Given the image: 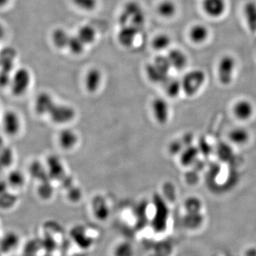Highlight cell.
<instances>
[{
	"label": "cell",
	"mask_w": 256,
	"mask_h": 256,
	"mask_svg": "<svg viewBox=\"0 0 256 256\" xmlns=\"http://www.w3.org/2000/svg\"><path fill=\"white\" fill-rule=\"evenodd\" d=\"M120 26H130L143 30L146 14L141 5L134 1L126 3L119 16Z\"/></svg>",
	"instance_id": "6da1fadb"
},
{
	"label": "cell",
	"mask_w": 256,
	"mask_h": 256,
	"mask_svg": "<svg viewBox=\"0 0 256 256\" xmlns=\"http://www.w3.org/2000/svg\"><path fill=\"white\" fill-rule=\"evenodd\" d=\"M172 68L166 56H158L152 62L146 65V70L148 78L154 82H164L169 77Z\"/></svg>",
	"instance_id": "7a4b0ae2"
},
{
	"label": "cell",
	"mask_w": 256,
	"mask_h": 256,
	"mask_svg": "<svg viewBox=\"0 0 256 256\" xmlns=\"http://www.w3.org/2000/svg\"><path fill=\"white\" fill-rule=\"evenodd\" d=\"M206 80V74L200 68L194 69L184 76L181 80L182 92L188 96L196 95Z\"/></svg>",
	"instance_id": "3957f363"
},
{
	"label": "cell",
	"mask_w": 256,
	"mask_h": 256,
	"mask_svg": "<svg viewBox=\"0 0 256 256\" xmlns=\"http://www.w3.org/2000/svg\"><path fill=\"white\" fill-rule=\"evenodd\" d=\"M16 52L12 48H4L0 53V86H10Z\"/></svg>",
	"instance_id": "277c9868"
},
{
	"label": "cell",
	"mask_w": 256,
	"mask_h": 256,
	"mask_svg": "<svg viewBox=\"0 0 256 256\" xmlns=\"http://www.w3.org/2000/svg\"><path fill=\"white\" fill-rule=\"evenodd\" d=\"M236 68V60L233 56L226 54L220 57L217 65V77L222 85L228 86L233 82Z\"/></svg>",
	"instance_id": "5b68a950"
},
{
	"label": "cell",
	"mask_w": 256,
	"mask_h": 256,
	"mask_svg": "<svg viewBox=\"0 0 256 256\" xmlns=\"http://www.w3.org/2000/svg\"><path fill=\"white\" fill-rule=\"evenodd\" d=\"M32 82V75L26 68H20L12 75L10 86L12 94L21 97L28 92Z\"/></svg>",
	"instance_id": "8992f818"
},
{
	"label": "cell",
	"mask_w": 256,
	"mask_h": 256,
	"mask_svg": "<svg viewBox=\"0 0 256 256\" xmlns=\"http://www.w3.org/2000/svg\"><path fill=\"white\" fill-rule=\"evenodd\" d=\"M2 128L10 137L18 136L22 129V120L16 111L8 110L2 116Z\"/></svg>",
	"instance_id": "52a82bcc"
},
{
	"label": "cell",
	"mask_w": 256,
	"mask_h": 256,
	"mask_svg": "<svg viewBox=\"0 0 256 256\" xmlns=\"http://www.w3.org/2000/svg\"><path fill=\"white\" fill-rule=\"evenodd\" d=\"M232 114L238 120L246 122L252 119L254 116L255 106L248 99H239L236 101L232 107Z\"/></svg>",
	"instance_id": "ba28073f"
},
{
	"label": "cell",
	"mask_w": 256,
	"mask_h": 256,
	"mask_svg": "<svg viewBox=\"0 0 256 256\" xmlns=\"http://www.w3.org/2000/svg\"><path fill=\"white\" fill-rule=\"evenodd\" d=\"M48 116L54 124H66L74 118V110L68 106L55 104Z\"/></svg>",
	"instance_id": "9c48e42d"
},
{
	"label": "cell",
	"mask_w": 256,
	"mask_h": 256,
	"mask_svg": "<svg viewBox=\"0 0 256 256\" xmlns=\"http://www.w3.org/2000/svg\"><path fill=\"white\" fill-rule=\"evenodd\" d=\"M204 12L210 18H217L223 16L226 11V0H203L202 2Z\"/></svg>",
	"instance_id": "30bf717a"
},
{
	"label": "cell",
	"mask_w": 256,
	"mask_h": 256,
	"mask_svg": "<svg viewBox=\"0 0 256 256\" xmlns=\"http://www.w3.org/2000/svg\"><path fill=\"white\" fill-rule=\"evenodd\" d=\"M55 104L53 97L50 94L41 92L35 100V112L40 116H48Z\"/></svg>",
	"instance_id": "8fae6325"
},
{
	"label": "cell",
	"mask_w": 256,
	"mask_h": 256,
	"mask_svg": "<svg viewBox=\"0 0 256 256\" xmlns=\"http://www.w3.org/2000/svg\"><path fill=\"white\" fill-rule=\"evenodd\" d=\"M142 30L130 26H120L118 34V40L122 46L130 47L137 40Z\"/></svg>",
	"instance_id": "7c38bea8"
},
{
	"label": "cell",
	"mask_w": 256,
	"mask_h": 256,
	"mask_svg": "<svg viewBox=\"0 0 256 256\" xmlns=\"http://www.w3.org/2000/svg\"><path fill=\"white\" fill-rule=\"evenodd\" d=\"M210 36V30L203 24H196L193 25L188 31V37L192 43L195 44H202L205 43Z\"/></svg>",
	"instance_id": "4fadbf2b"
},
{
	"label": "cell",
	"mask_w": 256,
	"mask_h": 256,
	"mask_svg": "<svg viewBox=\"0 0 256 256\" xmlns=\"http://www.w3.org/2000/svg\"><path fill=\"white\" fill-rule=\"evenodd\" d=\"M228 139L232 144L237 146H244L250 140V133L244 127L232 128L228 133Z\"/></svg>",
	"instance_id": "5bb4252c"
},
{
	"label": "cell",
	"mask_w": 256,
	"mask_h": 256,
	"mask_svg": "<svg viewBox=\"0 0 256 256\" xmlns=\"http://www.w3.org/2000/svg\"><path fill=\"white\" fill-rule=\"evenodd\" d=\"M152 110L154 118L160 124H164L169 119V106L164 99L156 98L153 101Z\"/></svg>",
	"instance_id": "9a60e30c"
},
{
	"label": "cell",
	"mask_w": 256,
	"mask_h": 256,
	"mask_svg": "<svg viewBox=\"0 0 256 256\" xmlns=\"http://www.w3.org/2000/svg\"><path fill=\"white\" fill-rule=\"evenodd\" d=\"M172 68L181 70L186 67L188 63V58L183 50L178 48H173L166 55Z\"/></svg>",
	"instance_id": "2e32d148"
},
{
	"label": "cell",
	"mask_w": 256,
	"mask_h": 256,
	"mask_svg": "<svg viewBox=\"0 0 256 256\" xmlns=\"http://www.w3.org/2000/svg\"><path fill=\"white\" fill-rule=\"evenodd\" d=\"M102 80V75L100 70L96 68L90 69L86 75V88L89 92H96L100 87Z\"/></svg>",
	"instance_id": "e0dca14e"
},
{
	"label": "cell",
	"mask_w": 256,
	"mask_h": 256,
	"mask_svg": "<svg viewBox=\"0 0 256 256\" xmlns=\"http://www.w3.org/2000/svg\"><path fill=\"white\" fill-rule=\"evenodd\" d=\"M58 144L62 149L66 150L74 149L78 143V136L74 131L70 130H64L58 136Z\"/></svg>",
	"instance_id": "ac0fdd59"
},
{
	"label": "cell",
	"mask_w": 256,
	"mask_h": 256,
	"mask_svg": "<svg viewBox=\"0 0 256 256\" xmlns=\"http://www.w3.org/2000/svg\"><path fill=\"white\" fill-rule=\"evenodd\" d=\"M156 10L162 18H170L176 14L178 6L172 0H162L158 4Z\"/></svg>",
	"instance_id": "d6986e66"
},
{
	"label": "cell",
	"mask_w": 256,
	"mask_h": 256,
	"mask_svg": "<svg viewBox=\"0 0 256 256\" xmlns=\"http://www.w3.org/2000/svg\"><path fill=\"white\" fill-rule=\"evenodd\" d=\"M18 242H20V238L18 234L14 232H9L6 233L2 238L0 242V249L2 252L8 254L12 252L13 250L18 246Z\"/></svg>",
	"instance_id": "ffe728a7"
},
{
	"label": "cell",
	"mask_w": 256,
	"mask_h": 256,
	"mask_svg": "<svg viewBox=\"0 0 256 256\" xmlns=\"http://www.w3.org/2000/svg\"><path fill=\"white\" fill-rule=\"evenodd\" d=\"M70 37L68 32L64 30V28H56L52 33V42L57 48L63 50L68 46Z\"/></svg>",
	"instance_id": "44dd1931"
},
{
	"label": "cell",
	"mask_w": 256,
	"mask_h": 256,
	"mask_svg": "<svg viewBox=\"0 0 256 256\" xmlns=\"http://www.w3.org/2000/svg\"><path fill=\"white\" fill-rule=\"evenodd\" d=\"M77 36L86 45H88L95 42L97 38V33L92 26L86 24L79 28Z\"/></svg>",
	"instance_id": "7402d4cb"
},
{
	"label": "cell",
	"mask_w": 256,
	"mask_h": 256,
	"mask_svg": "<svg viewBox=\"0 0 256 256\" xmlns=\"http://www.w3.org/2000/svg\"><path fill=\"white\" fill-rule=\"evenodd\" d=\"M8 184L10 188H22L25 182H26V178L22 172L20 170H12L10 172L6 178Z\"/></svg>",
	"instance_id": "603a6c76"
},
{
	"label": "cell",
	"mask_w": 256,
	"mask_h": 256,
	"mask_svg": "<svg viewBox=\"0 0 256 256\" xmlns=\"http://www.w3.org/2000/svg\"><path fill=\"white\" fill-rule=\"evenodd\" d=\"M204 222V216L200 212H186L184 223L188 228L195 229L200 228Z\"/></svg>",
	"instance_id": "cb8c5ba5"
},
{
	"label": "cell",
	"mask_w": 256,
	"mask_h": 256,
	"mask_svg": "<svg viewBox=\"0 0 256 256\" xmlns=\"http://www.w3.org/2000/svg\"><path fill=\"white\" fill-rule=\"evenodd\" d=\"M244 16L250 30L256 31V3L250 2L246 4V6H244Z\"/></svg>",
	"instance_id": "d4e9b609"
},
{
	"label": "cell",
	"mask_w": 256,
	"mask_h": 256,
	"mask_svg": "<svg viewBox=\"0 0 256 256\" xmlns=\"http://www.w3.org/2000/svg\"><path fill=\"white\" fill-rule=\"evenodd\" d=\"M18 202V195L8 191L0 194V208L2 210H10L16 206Z\"/></svg>",
	"instance_id": "484cf974"
},
{
	"label": "cell",
	"mask_w": 256,
	"mask_h": 256,
	"mask_svg": "<svg viewBox=\"0 0 256 256\" xmlns=\"http://www.w3.org/2000/svg\"><path fill=\"white\" fill-rule=\"evenodd\" d=\"M171 38L166 34H160L154 37L152 41V46L154 50L162 52L168 50L171 44Z\"/></svg>",
	"instance_id": "4316f807"
},
{
	"label": "cell",
	"mask_w": 256,
	"mask_h": 256,
	"mask_svg": "<svg viewBox=\"0 0 256 256\" xmlns=\"http://www.w3.org/2000/svg\"><path fill=\"white\" fill-rule=\"evenodd\" d=\"M164 82L165 84V90L170 97H176L180 94V92H182V82L178 79L168 78Z\"/></svg>",
	"instance_id": "83f0119b"
},
{
	"label": "cell",
	"mask_w": 256,
	"mask_h": 256,
	"mask_svg": "<svg viewBox=\"0 0 256 256\" xmlns=\"http://www.w3.org/2000/svg\"><path fill=\"white\" fill-rule=\"evenodd\" d=\"M86 45L80 40L78 36H70L67 48L74 55H80L85 50Z\"/></svg>",
	"instance_id": "f1b7e54d"
},
{
	"label": "cell",
	"mask_w": 256,
	"mask_h": 256,
	"mask_svg": "<svg viewBox=\"0 0 256 256\" xmlns=\"http://www.w3.org/2000/svg\"><path fill=\"white\" fill-rule=\"evenodd\" d=\"M200 152V149L196 146H188V149L184 152L182 154L181 162L182 164L184 166H188L192 164L193 162L196 160L197 156Z\"/></svg>",
	"instance_id": "f546056e"
},
{
	"label": "cell",
	"mask_w": 256,
	"mask_h": 256,
	"mask_svg": "<svg viewBox=\"0 0 256 256\" xmlns=\"http://www.w3.org/2000/svg\"><path fill=\"white\" fill-rule=\"evenodd\" d=\"M14 160V154L12 149L3 148L0 151V165L4 168H8L12 164Z\"/></svg>",
	"instance_id": "4dcf8cb0"
},
{
	"label": "cell",
	"mask_w": 256,
	"mask_h": 256,
	"mask_svg": "<svg viewBox=\"0 0 256 256\" xmlns=\"http://www.w3.org/2000/svg\"><path fill=\"white\" fill-rule=\"evenodd\" d=\"M185 210L186 212H200L202 208L201 200L196 197H190L185 202Z\"/></svg>",
	"instance_id": "1f68e13d"
},
{
	"label": "cell",
	"mask_w": 256,
	"mask_h": 256,
	"mask_svg": "<svg viewBox=\"0 0 256 256\" xmlns=\"http://www.w3.org/2000/svg\"><path fill=\"white\" fill-rule=\"evenodd\" d=\"M75 6L85 11L95 10L98 4V0H72Z\"/></svg>",
	"instance_id": "d6a6232c"
},
{
	"label": "cell",
	"mask_w": 256,
	"mask_h": 256,
	"mask_svg": "<svg viewBox=\"0 0 256 256\" xmlns=\"http://www.w3.org/2000/svg\"><path fill=\"white\" fill-rule=\"evenodd\" d=\"M43 166L38 162H34L31 164L30 168V174L32 178H38V180H43L44 178H45L44 174H46V169L42 170Z\"/></svg>",
	"instance_id": "836d02e7"
},
{
	"label": "cell",
	"mask_w": 256,
	"mask_h": 256,
	"mask_svg": "<svg viewBox=\"0 0 256 256\" xmlns=\"http://www.w3.org/2000/svg\"><path fill=\"white\" fill-rule=\"evenodd\" d=\"M132 246L128 242L119 244L114 250V256H132Z\"/></svg>",
	"instance_id": "e575fe53"
},
{
	"label": "cell",
	"mask_w": 256,
	"mask_h": 256,
	"mask_svg": "<svg viewBox=\"0 0 256 256\" xmlns=\"http://www.w3.org/2000/svg\"><path fill=\"white\" fill-rule=\"evenodd\" d=\"M38 194L42 198H50L52 194V188L47 182H42L38 188Z\"/></svg>",
	"instance_id": "d590c367"
},
{
	"label": "cell",
	"mask_w": 256,
	"mask_h": 256,
	"mask_svg": "<svg viewBox=\"0 0 256 256\" xmlns=\"http://www.w3.org/2000/svg\"><path fill=\"white\" fill-rule=\"evenodd\" d=\"M8 188H10V186L6 180V181L1 180V181H0V194L4 193L5 192L8 191Z\"/></svg>",
	"instance_id": "8d00e7d4"
},
{
	"label": "cell",
	"mask_w": 256,
	"mask_h": 256,
	"mask_svg": "<svg viewBox=\"0 0 256 256\" xmlns=\"http://www.w3.org/2000/svg\"><path fill=\"white\" fill-rule=\"evenodd\" d=\"M244 256H256V248H250L245 252Z\"/></svg>",
	"instance_id": "74e56055"
},
{
	"label": "cell",
	"mask_w": 256,
	"mask_h": 256,
	"mask_svg": "<svg viewBox=\"0 0 256 256\" xmlns=\"http://www.w3.org/2000/svg\"><path fill=\"white\" fill-rule=\"evenodd\" d=\"M5 35V30L2 24L0 22V40L4 38Z\"/></svg>",
	"instance_id": "f35d334b"
},
{
	"label": "cell",
	"mask_w": 256,
	"mask_h": 256,
	"mask_svg": "<svg viewBox=\"0 0 256 256\" xmlns=\"http://www.w3.org/2000/svg\"><path fill=\"white\" fill-rule=\"evenodd\" d=\"M10 0H0V8H4L9 3Z\"/></svg>",
	"instance_id": "ab89813d"
},
{
	"label": "cell",
	"mask_w": 256,
	"mask_h": 256,
	"mask_svg": "<svg viewBox=\"0 0 256 256\" xmlns=\"http://www.w3.org/2000/svg\"><path fill=\"white\" fill-rule=\"evenodd\" d=\"M3 148H4V146H3L2 141L1 138H0V151H1Z\"/></svg>",
	"instance_id": "60d3db41"
},
{
	"label": "cell",
	"mask_w": 256,
	"mask_h": 256,
	"mask_svg": "<svg viewBox=\"0 0 256 256\" xmlns=\"http://www.w3.org/2000/svg\"><path fill=\"white\" fill-rule=\"evenodd\" d=\"M24 256H36L34 255V254H28V252H26V255H25Z\"/></svg>",
	"instance_id": "b9f144b4"
}]
</instances>
